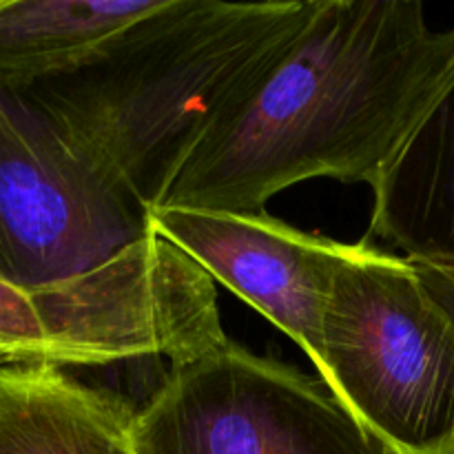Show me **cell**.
<instances>
[{
  "label": "cell",
  "instance_id": "4",
  "mask_svg": "<svg viewBox=\"0 0 454 454\" xmlns=\"http://www.w3.org/2000/svg\"><path fill=\"white\" fill-rule=\"evenodd\" d=\"M151 235L149 208L25 89L0 84V278L69 282Z\"/></svg>",
  "mask_w": 454,
  "mask_h": 454
},
{
  "label": "cell",
  "instance_id": "8",
  "mask_svg": "<svg viewBox=\"0 0 454 454\" xmlns=\"http://www.w3.org/2000/svg\"><path fill=\"white\" fill-rule=\"evenodd\" d=\"M372 193L366 239L454 279V71Z\"/></svg>",
  "mask_w": 454,
  "mask_h": 454
},
{
  "label": "cell",
  "instance_id": "11",
  "mask_svg": "<svg viewBox=\"0 0 454 454\" xmlns=\"http://www.w3.org/2000/svg\"><path fill=\"white\" fill-rule=\"evenodd\" d=\"M3 364H4V362H3V359H0V366H3Z\"/></svg>",
  "mask_w": 454,
  "mask_h": 454
},
{
  "label": "cell",
  "instance_id": "9",
  "mask_svg": "<svg viewBox=\"0 0 454 454\" xmlns=\"http://www.w3.org/2000/svg\"><path fill=\"white\" fill-rule=\"evenodd\" d=\"M162 0H0V84L78 69Z\"/></svg>",
  "mask_w": 454,
  "mask_h": 454
},
{
  "label": "cell",
  "instance_id": "1",
  "mask_svg": "<svg viewBox=\"0 0 454 454\" xmlns=\"http://www.w3.org/2000/svg\"><path fill=\"white\" fill-rule=\"evenodd\" d=\"M454 71V29L419 0H313L160 207L264 213L315 177L375 186Z\"/></svg>",
  "mask_w": 454,
  "mask_h": 454
},
{
  "label": "cell",
  "instance_id": "2",
  "mask_svg": "<svg viewBox=\"0 0 454 454\" xmlns=\"http://www.w3.org/2000/svg\"><path fill=\"white\" fill-rule=\"evenodd\" d=\"M310 9L313 0H162L82 67L20 89L153 211Z\"/></svg>",
  "mask_w": 454,
  "mask_h": 454
},
{
  "label": "cell",
  "instance_id": "10",
  "mask_svg": "<svg viewBox=\"0 0 454 454\" xmlns=\"http://www.w3.org/2000/svg\"><path fill=\"white\" fill-rule=\"evenodd\" d=\"M419 270H421V278L426 279L430 291L434 293V297H437V300L450 310V315L454 317V279L446 278V275L437 273V270L433 269H426V266H419Z\"/></svg>",
  "mask_w": 454,
  "mask_h": 454
},
{
  "label": "cell",
  "instance_id": "6",
  "mask_svg": "<svg viewBox=\"0 0 454 454\" xmlns=\"http://www.w3.org/2000/svg\"><path fill=\"white\" fill-rule=\"evenodd\" d=\"M151 229L264 315L319 366L333 284L341 266L357 255L359 242L306 233L266 211L155 207Z\"/></svg>",
  "mask_w": 454,
  "mask_h": 454
},
{
  "label": "cell",
  "instance_id": "7",
  "mask_svg": "<svg viewBox=\"0 0 454 454\" xmlns=\"http://www.w3.org/2000/svg\"><path fill=\"white\" fill-rule=\"evenodd\" d=\"M137 408L53 364L0 366V454H142Z\"/></svg>",
  "mask_w": 454,
  "mask_h": 454
},
{
  "label": "cell",
  "instance_id": "3",
  "mask_svg": "<svg viewBox=\"0 0 454 454\" xmlns=\"http://www.w3.org/2000/svg\"><path fill=\"white\" fill-rule=\"evenodd\" d=\"M315 371L386 454H454V317L415 262L359 242L333 284Z\"/></svg>",
  "mask_w": 454,
  "mask_h": 454
},
{
  "label": "cell",
  "instance_id": "5",
  "mask_svg": "<svg viewBox=\"0 0 454 454\" xmlns=\"http://www.w3.org/2000/svg\"><path fill=\"white\" fill-rule=\"evenodd\" d=\"M133 433L142 454H386L322 380L231 340L171 366Z\"/></svg>",
  "mask_w": 454,
  "mask_h": 454
}]
</instances>
